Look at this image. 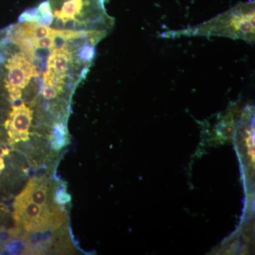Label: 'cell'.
Here are the masks:
<instances>
[{"label":"cell","instance_id":"1","mask_svg":"<svg viewBox=\"0 0 255 255\" xmlns=\"http://www.w3.org/2000/svg\"><path fill=\"white\" fill-rule=\"evenodd\" d=\"M22 14L60 31L110 34L115 23L107 13L105 0H46Z\"/></svg>","mask_w":255,"mask_h":255},{"label":"cell","instance_id":"2","mask_svg":"<svg viewBox=\"0 0 255 255\" xmlns=\"http://www.w3.org/2000/svg\"><path fill=\"white\" fill-rule=\"evenodd\" d=\"M163 38L181 37L221 36L243 40L254 44L255 41V1L238 3L222 14L204 22L179 30L164 31Z\"/></svg>","mask_w":255,"mask_h":255},{"label":"cell","instance_id":"3","mask_svg":"<svg viewBox=\"0 0 255 255\" xmlns=\"http://www.w3.org/2000/svg\"><path fill=\"white\" fill-rule=\"evenodd\" d=\"M14 207L15 223L27 232H42L58 228L63 222V215L58 211H50L48 206L38 205L21 194L15 199Z\"/></svg>","mask_w":255,"mask_h":255},{"label":"cell","instance_id":"4","mask_svg":"<svg viewBox=\"0 0 255 255\" xmlns=\"http://www.w3.org/2000/svg\"><path fill=\"white\" fill-rule=\"evenodd\" d=\"M36 117L38 118L36 112L24 104L11 105L3 124L10 143L29 140L30 130Z\"/></svg>","mask_w":255,"mask_h":255},{"label":"cell","instance_id":"5","mask_svg":"<svg viewBox=\"0 0 255 255\" xmlns=\"http://www.w3.org/2000/svg\"><path fill=\"white\" fill-rule=\"evenodd\" d=\"M5 164L4 162V159H2V157H0V174L2 172L3 169H4Z\"/></svg>","mask_w":255,"mask_h":255}]
</instances>
